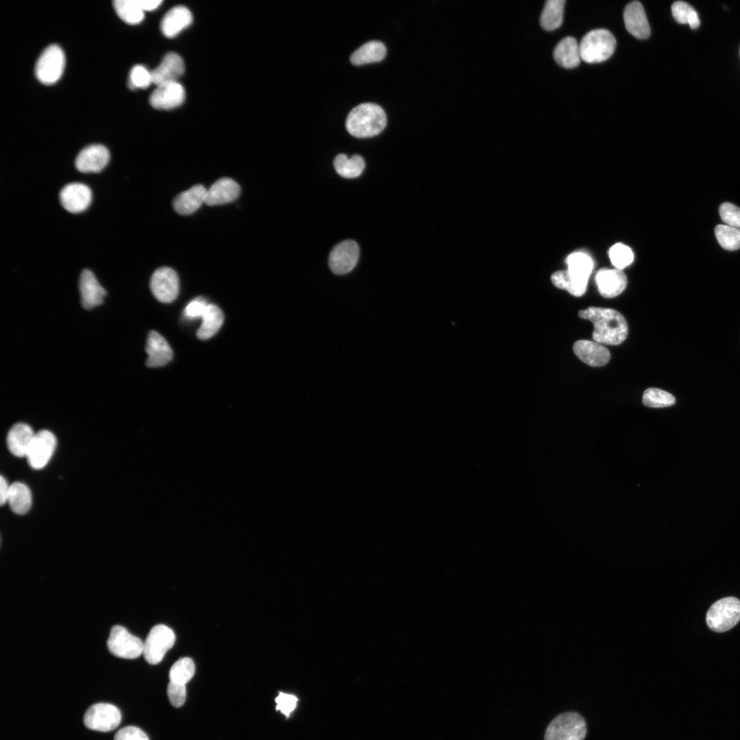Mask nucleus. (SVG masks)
I'll use <instances>...</instances> for the list:
<instances>
[{
	"mask_svg": "<svg viewBox=\"0 0 740 740\" xmlns=\"http://www.w3.org/2000/svg\"><path fill=\"white\" fill-rule=\"evenodd\" d=\"M10 486L6 479L1 476L0 478V504L1 506L7 503Z\"/></svg>",
	"mask_w": 740,
	"mask_h": 740,
	"instance_id": "obj_45",
	"label": "nucleus"
},
{
	"mask_svg": "<svg viewBox=\"0 0 740 740\" xmlns=\"http://www.w3.org/2000/svg\"><path fill=\"white\" fill-rule=\"evenodd\" d=\"M359 246L353 240H345L337 244L329 256V267L336 275L349 273L356 265L359 258Z\"/></svg>",
	"mask_w": 740,
	"mask_h": 740,
	"instance_id": "obj_13",
	"label": "nucleus"
},
{
	"mask_svg": "<svg viewBox=\"0 0 740 740\" xmlns=\"http://www.w3.org/2000/svg\"><path fill=\"white\" fill-rule=\"evenodd\" d=\"M586 732L585 721L581 715L568 712L558 715L550 723L545 740H584Z\"/></svg>",
	"mask_w": 740,
	"mask_h": 740,
	"instance_id": "obj_6",
	"label": "nucleus"
},
{
	"mask_svg": "<svg viewBox=\"0 0 740 740\" xmlns=\"http://www.w3.org/2000/svg\"><path fill=\"white\" fill-rule=\"evenodd\" d=\"M150 289L153 296L162 303H171L178 296L180 280L171 268L162 267L156 269L150 280Z\"/></svg>",
	"mask_w": 740,
	"mask_h": 740,
	"instance_id": "obj_11",
	"label": "nucleus"
},
{
	"mask_svg": "<svg viewBox=\"0 0 740 740\" xmlns=\"http://www.w3.org/2000/svg\"><path fill=\"white\" fill-rule=\"evenodd\" d=\"M564 0H548L543 9L540 23L544 29L552 31L558 28L563 21Z\"/></svg>",
	"mask_w": 740,
	"mask_h": 740,
	"instance_id": "obj_31",
	"label": "nucleus"
},
{
	"mask_svg": "<svg viewBox=\"0 0 740 740\" xmlns=\"http://www.w3.org/2000/svg\"><path fill=\"white\" fill-rule=\"evenodd\" d=\"M334 166L339 175L350 179L361 175L365 167V162L359 155H354L349 158L346 155L340 153L334 160Z\"/></svg>",
	"mask_w": 740,
	"mask_h": 740,
	"instance_id": "obj_32",
	"label": "nucleus"
},
{
	"mask_svg": "<svg viewBox=\"0 0 740 740\" xmlns=\"http://www.w3.org/2000/svg\"><path fill=\"white\" fill-rule=\"evenodd\" d=\"M209 304L201 298H195L189 302L184 310V316L190 319L202 317Z\"/></svg>",
	"mask_w": 740,
	"mask_h": 740,
	"instance_id": "obj_43",
	"label": "nucleus"
},
{
	"mask_svg": "<svg viewBox=\"0 0 740 740\" xmlns=\"http://www.w3.org/2000/svg\"><path fill=\"white\" fill-rule=\"evenodd\" d=\"M624 20L626 29L635 38L645 39L650 36V25L644 8L639 1H632L626 6Z\"/></svg>",
	"mask_w": 740,
	"mask_h": 740,
	"instance_id": "obj_20",
	"label": "nucleus"
},
{
	"mask_svg": "<svg viewBox=\"0 0 740 740\" xmlns=\"http://www.w3.org/2000/svg\"><path fill=\"white\" fill-rule=\"evenodd\" d=\"M56 445V438L51 432L41 430L35 433L26 454L29 466L36 470L44 468L52 457Z\"/></svg>",
	"mask_w": 740,
	"mask_h": 740,
	"instance_id": "obj_12",
	"label": "nucleus"
},
{
	"mask_svg": "<svg viewBox=\"0 0 740 740\" xmlns=\"http://www.w3.org/2000/svg\"><path fill=\"white\" fill-rule=\"evenodd\" d=\"M688 24L692 29H696L700 25V19L695 10L691 12L689 17Z\"/></svg>",
	"mask_w": 740,
	"mask_h": 740,
	"instance_id": "obj_47",
	"label": "nucleus"
},
{
	"mask_svg": "<svg viewBox=\"0 0 740 740\" xmlns=\"http://www.w3.org/2000/svg\"><path fill=\"white\" fill-rule=\"evenodd\" d=\"M145 351L148 355L146 365L149 367L163 366L173 358V351L168 342L154 330L148 334Z\"/></svg>",
	"mask_w": 740,
	"mask_h": 740,
	"instance_id": "obj_22",
	"label": "nucleus"
},
{
	"mask_svg": "<svg viewBox=\"0 0 740 740\" xmlns=\"http://www.w3.org/2000/svg\"><path fill=\"white\" fill-rule=\"evenodd\" d=\"M206 193L207 189L201 184H196L180 193L173 202L175 211L181 215L193 214L206 202Z\"/></svg>",
	"mask_w": 740,
	"mask_h": 740,
	"instance_id": "obj_24",
	"label": "nucleus"
},
{
	"mask_svg": "<svg viewBox=\"0 0 740 740\" xmlns=\"http://www.w3.org/2000/svg\"><path fill=\"white\" fill-rule=\"evenodd\" d=\"M740 620V600L727 597L715 602L706 613V621L711 630L723 632L732 628Z\"/></svg>",
	"mask_w": 740,
	"mask_h": 740,
	"instance_id": "obj_5",
	"label": "nucleus"
},
{
	"mask_svg": "<svg viewBox=\"0 0 740 740\" xmlns=\"http://www.w3.org/2000/svg\"><path fill=\"white\" fill-rule=\"evenodd\" d=\"M715 234L722 248L729 251L740 249V228L719 224L715 227Z\"/></svg>",
	"mask_w": 740,
	"mask_h": 740,
	"instance_id": "obj_35",
	"label": "nucleus"
},
{
	"mask_svg": "<svg viewBox=\"0 0 740 740\" xmlns=\"http://www.w3.org/2000/svg\"><path fill=\"white\" fill-rule=\"evenodd\" d=\"M65 64L64 53L57 45L48 46L42 52L35 64L36 78L42 84L51 85L61 77Z\"/></svg>",
	"mask_w": 740,
	"mask_h": 740,
	"instance_id": "obj_7",
	"label": "nucleus"
},
{
	"mask_svg": "<svg viewBox=\"0 0 740 740\" xmlns=\"http://www.w3.org/2000/svg\"><path fill=\"white\" fill-rule=\"evenodd\" d=\"M383 108L373 103H363L354 108L346 119L348 132L357 138H368L380 134L386 125Z\"/></svg>",
	"mask_w": 740,
	"mask_h": 740,
	"instance_id": "obj_3",
	"label": "nucleus"
},
{
	"mask_svg": "<svg viewBox=\"0 0 740 740\" xmlns=\"http://www.w3.org/2000/svg\"><path fill=\"white\" fill-rule=\"evenodd\" d=\"M7 503L15 514H26L32 504V495L29 488L23 482L12 483L10 486Z\"/></svg>",
	"mask_w": 740,
	"mask_h": 740,
	"instance_id": "obj_28",
	"label": "nucleus"
},
{
	"mask_svg": "<svg viewBox=\"0 0 740 740\" xmlns=\"http://www.w3.org/2000/svg\"><path fill=\"white\" fill-rule=\"evenodd\" d=\"M386 54L385 45L378 40H371L360 46L351 56L350 61L354 65L381 61Z\"/></svg>",
	"mask_w": 740,
	"mask_h": 740,
	"instance_id": "obj_30",
	"label": "nucleus"
},
{
	"mask_svg": "<svg viewBox=\"0 0 740 740\" xmlns=\"http://www.w3.org/2000/svg\"><path fill=\"white\" fill-rule=\"evenodd\" d=\"M138 2L143 11H150L157 8L162 1L160 0H138Z\"/></svg>",
	"mask_w": 740,
	"mask_h": 740,
	"instance_id": "obj_46",
	"label": "nucleus"
},
{
	"mask_svg": "<svg viewBox=\"0 0 740 740\" xmlns=\"http://www.w3.org/2000/svg\"><path fill=\"white\" fill-rule=\"evenodd\" d=\"M722 220L727 225L740 228V208L735 205L725 202L721 204L719 209Z\"/></svg>",
	"mask_w": 740,
	"mask_h": 740,
	"instance_id": "obj_39",
	"label": "nucleus"
},
{
	"mask_svg": "<svg viewBox=\"0 0 740 740\" xmlns=\"http://www.w3.org/2000/svg\"><path fill=\"white\" fill-rule=\"evenodd\" d=\"M34 435V430L29 425L24 423L14 424L10 429L6 438L9 451L15 456L26 457Z\"/></svg>",
	"mask_w": 740,
	"mask_h": 740,
	"instance_id": "obj_25",
	"label": "nucleus"
},
{
	"mask_svg": "<svg viewBox=\"0 0 740 740\" xmlns=\"http://www.w3.org/2000/svg\"><path fill=\"white\" fill-rule=\"evenodd\" d=\"M675 397L669 393L656 388H649L643 395V404L648 407L663 408L672 406Z\"/></svg>",
	"mask_w": 740,
	"mask_h": 740,
	"instance_id": "obj_36",
	"label": "nucleus"
},
{
	"mask_svg": "<svg viewBox=\"0 0 740 740\" xmlns=\"http://www.w3.org/2000/svg\"><path fill=\"white\" fill-rule=\"evenodd\" d=\"M575 354L591 367H601L610 360L609 351L602 344L589 340H579L573 346Z\"/></svg>",
	"mask_w": 740,
	"mask_h": 740,
	"instance_id": "obj_23",
	"label": "nucleus"
},
{
	"mask_svg": "<svg viewBox=\"0 0 740 740\" xmlns=\"http://www.w3.org/2000/svg\"><path fill=\"white\" fill-rule=\"evenodd\" d=\"M615 46V38L610 31L594 29L587 33L579 44L580 58L589 64L602 62L613 55Z\"/></svg>",
	"mask_w": 740,
	"mask_h": 740,
	"instance_id": "obj_4",
	"label": "nucleus"
},
{
	"mask_svg": "<svg viewBox=\"0 0 740 740\" xmlns=\"http://www.w3.org/2000/svg\"><path fill=\"white\" fill-rule=\"evenodd\" d=\"M567 269L558 271L551 276L553 284L580 297L584 294L589 275L593 268L591 258L583 252H575L567 259Z\"/></svg>",
	"mask_w": 740,
	"mask_h": 740,
	"instance_id": "obj_2",
	"label": "nucleus"
},
{
	"mask_svg": "<svg viewBox=\"0 0 740 740\" xmlns=\"http://www.w3.org/2000/svg\"><path fill=\"white\" fill-rule=\"evenodd\" d=\"M110 160L108 149L103 145L94 144L82 149L76 157L75 165L82 173H98Z\"/></svg>",
	"mask_w": 740,
	"mask_h": 740,
	"instance_id": "obj_15",
	"label": "nucleus"
},
{
	"mask_svg": "<svg viewBox=\"0 0 740 740\" xmlns=\"http://www.w3.org/2000/svg\"><path fill=\"white\" fill-rule=\"evenodd\" d=\"M113 5L119 16L127 23L137 24L144 18V11L138 0H116Z\"/></svg>",
	"mask_w": 740,
	"mask_h": 740,
	"instance_id": "obj_33",
	"label": "nucleus"
},
{
	"mask_svg": "<svg viewBox=\"0 0 740 740\" xmlns=\"http://www.w3.org/2000/svg\"><path fill=\"white\" fill-rule=\"evenodd\" d=\"M694 9L684 1H676L671 5L674 19L680 24L688 23V19Z\"/></svg>",
	"mask_w": 740,
	"mask_h": 740,
	"instance_id": "obj_44",
	"label": "nucleus"
},
{
	"mask_svg": "<svg viewBox=\"0 0 740 740\" xmlns=\"http://www.w3.org/2000/svg\"><path fill=\"white\" fill-rule=\"evenodd\" d=\"M167 695L171 704L175 707L182 706L186 700V684L170 681L167 686Z\"/></svg>",
	"mask_w": 740,
	"mask_h": 740,
	"instance_id": "obj_41",
	"label": "nucleus"
},
{
	"mask_svg": "<svg viewBox=\"0 0 740 740\" xmlns=\"http://www.w3.org/2000/svg\"><path fill=\"white\" fill-rule=\"evenodd\" d=\"M184 99V88L177 82L157 86L149 97V103L156 109L170 110L180 106Z\"/></svg>",
	"mask_w": 740,
	"mask_h": 740,
	"instance_id": "obj_16",
	"label": "nucleus"
},
{
	"mask_svg": "<svg viewBox=\"0 0 740 740\" xmlns=\"http://www.w3.org/2000/svg\"><path fill=\"white\" fill-rule=\"evenodd\" d=\"M275 700L277 704L276 710L280 711L286 717L295 709L298 702L295 695L283 692H279Z\"/></svg>",
	"mask_w": 740,
	"mask_h": 740,
	"instance_id": "obj_40",
	"label": "nucleus"
},
{
	"mask_svg": "<svg viewBox=\"0 0 740 740\" xmlns=\"http://www.w3.org/2000/svg\"><path fill=\"white\" fill-rule=\"evenodd\" d=\"M79 288L82 305L85 309L90 310L103 303L106 291L89 269H84L81 273Z\"/></svg>",
	"mask_w": 740,
	"mask_h": 740,
	"instance_id": "obj_18",
	"label": "nucleus"
},
{
	"mask_svg": "<svg viewBox=\"0 0 740 740\" xmlns=\"http://www.w3.org/2000/svg\"><path fill=\"white\" fill-rule=\"evenodd\" d=\"M175 641V633L169 627L164 624L156 625L150 630L143 642V654L145 659L151 665L159 663Z\"/></svg>",
	"mask_w": 740,
	"mask_h": 740,
	"instance_id": "obj_8",
	"label": "nucleus"
},
{
	"mask_svg": "<svg viewBox=\"0 0 740 740\" xmlns=\"http://www.w3.org/2000/svg\"><path fill=\"white\" fill-rule=\"evenodd\" d=\"M153 83L152 74L145 66L135 65L129 75L128 86L131 89L145 88Z\"/></svg>",
	"mask_w": 740,
	"mask_h": 740,
	"instance_id": "obj_38",
	"label": "nucleus"
},
{
	"mask_svg": "<svg viewBox=\"0 0 740 740\" xmlns=\"http://www.w3.org/2000/svg\"><path fill=\"white\" fill-rule=\"evenodd\" d=\"M201 319L202 323L196 335L201 340H206L219 331L223 323L224 316L222 310L217 306L209 304Z\"/></svg>",
	"mask_w": 740,
	"mask_h": 740,
	"instance_id": "obj_29",
	"label": "nucleus"
},
{
	"mask_svg": "<svg viewBox=\"0 0 740 740\" xmlns=\"http://www.w3.org/2000/svg\"><path fill=\"white\" fill-rule=\"evenodd\" d=\"M193 16L190 10L182 5L170 10L163 17L160 27L163 34L173 38L190 25Z\"/></svg>",
	"mask_w": 740,
	"mask_h": 740,
	"instance_id": "obj_26",
	"label": "nucleus"
},
{
	"mask_svg": "<svg viewBox=\"0 0 740 740\" xmlns=\"http://www.w3.org/2000/svg\"><path fill=\"white\" fill-rule=\"evenodd\" d=\"M62 206L71 213L84 211L92 201L90 188L82 183L73 182L65 185L59 195Z\"/></svg>",
	"mask_w": 740,
	"mask_h": 740,
	"instance_id": "obj_14",
	"label": "nucleus"
},
{
	"mask_svg": "<svg viewBox=\"0 0 740 740\" xmlns=\"http://www.w3.org/2000/svg\"><path fill=\"white\" fill-rule=\"evenodd\" d=\"M195 666L193 661L188 657L181 658L171 667L169 671L170 681L186 684L193 677Z\"/></svg>",
	"mask_w": 740,
	"mask_h": 740,
	"instance_id": "obj_34",
	"label": "nucleus"
},
{
	"mask_svg": "<svg viewBox=\"0 0 740 740\" xmlns=\"http://www.w3.org/2000/svg\"><path fill=\"white\" fill-rule=\"evenodd\" d=\"M185 71L182 58L174 52L168 53L160 64L151 71L153 83L157 86L177 82Z\"/></svg>",
	"mask_w": 740,
	"mask_h": 740,
	"instance_id": "obj_17",
	"label": "nucleus"
},
{
	"mask_svg": "<svg viewBox=\"0 0 740 740\" xmlns=\"http://www.w3.org/2000/svg\"><path fill=\"white\" fill-rule=\"evenodd\" d=\"M107 647L114 656L126 659L136 658L143 652V641L119 625L111 628Z\"/></svg>",
	"mask_w": 740,
	"mask_h": 740,
	"instance_id": "obj_9",
	"label": "nucleus"
},
{
	"mask_svg": "<svg viewBox=\"0 0 740 740\" xmlns=\"http://www.w3.org/2000/svg\"><path fill=\"white\" fill-rule=\"evenodd\" d=\"M578 316L593 323V338L595 342L617 345L627 338L628 327L626 320L614 309L590 306L580 310Z\"/></svg>",
	"mask_w": 740,
	"mask_h": 740,
	"instance_id": "obj_1",
	"label": "nucleus"
},
{
	"mask_svg": "<svg viewBox=\"0 0 740 740\" xmlns=\"http://www.w3.org/2000/svg\"><path fill=\"white\" fill-rule=\"evenodd\" d=\"M241 187L230 177H222L217 180L207 190L205 204L208 206H219L233 202L239 196Z\"/></svg>",
	"mask_w": 740,
	"mask_h": 740,
	"instance_id": "obj_21",
	"label": "nucleus"
},
{
	"mask_svg": "<svg viewBox=\"0 0 740 740\" xmlns=\"http://www.w3.org/2000/svg\"><path fill=\"white\" fill-rule=\"evenodd\" d=\"M114 740H149L146 733L138 727L127 726L119 730Z\"/></svg>",
	"mask_w": 740,
	"mask_h": 740,
	"instance_id": "obj_42",
	"label": "nucleus"
},
{
	"mask_svg": "<svg viewBox=\"0 0 740 740\" xmlns=\"http://www.w3.org/2000/svg\"><path fill=\"white\" fill-rule=\"evenodd\" d=\"M86 728L99 732H109L119 726L121 713L114 705L109 703H96L90 706L84 715Z\"/></svg>",
	"mask_w": 740,
	"mask_h": 740,
	"instance_id": "obj_10",
	"label": "nucleus"
},
{
	"mask_svg": "<svg viewBox=\"0 0 740 740\" xmlns=\"http://www.w3.org/2000/svg\"><path fill=\"white\" fill-rule=\"evenodd\" d=\"M609 257L616 269L621 270L630 265L634 259L631 249L621 243H617L610 249Z\"/></svg>",
	"mask_w": 740,
	"mask_h": 740,
	"instance_id": "obj_37",
	"label": "nucleus"
},
{
	"mask_svg": "<svg viewBox=\"0 0 740 740\" xmlns=\"http://www.w3.org/2000/svg\"><path fill=\"white\" fill-rule=\"evenodd\" d=\"M595 281L600 294L606 298L619 295L627 285L626 275L618 269H600L595 275Z\"/></svg>",
	"mask_w": 740,
	"mask_h": 740,
	"instance_id": "obj_19",
	"label": "nucleus"
},
{
	"mask_svg": "<svg viewBox=\"0 0 740 740\" xmlns=\"http://www.w3.org/2000/svg\"><path fill=\"white\" fill-rule=\"evenodd\" d=\"M553 54L555 61L566 69L577 66L581 60L579 44L571 36L562 39L554 48Z\"/></svg>",
	"mask_w": 740,
	"mask_h": 740,
	"instance_id": "obj_27",
	"label": "nucleus"
}]
</instances>
